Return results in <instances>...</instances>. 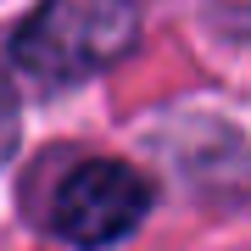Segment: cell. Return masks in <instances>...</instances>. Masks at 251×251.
I'll list each match as a JSON object with an SVG mask.
<instances>
[{
    "instance_id": "1",
    "label": "cell",
    "mask_w": 251,
    "mask_h": 251,
    "mask_svg": "<svg viewBox=\"0 0 251 251\" xmlns=\"http://www.w3.org/2000/svg\"><path fill=\"white\" fill-rule=\"evenodd\" d=\"M134 39H140L134 0H45L17 28L11 56L28 78L62 90V84H78V78L117 67L134 50Z\"/></svg>"
},
{
    "instance_id": "2",
    "label": "cell",
    "mask_w": 251,
    "mask_h": 251,
    "mask_svg": "<svg viewBox=\"0 0 251 251\" xmlns=\"http://www.w3.org/2000/svg\"><path fill=\"white\" fill-rule=\"evenodd\" d=\"M151 212V184L123 162H78L50 201V229L67 246H112L123 234H134Z\"/></svg>"
},
{
    "instance_id": "3",
    "label": "cell",
    "mask_w": 251,
    "mask_h": 251,
    "mask_svg": "<svg viewBox=\"0 0 251 251\" xmlns=\"http://www.w3.org/2000/svg\"><path fill=\"white\" fill-rule=\"evenodd\" d=\"M11 145H17V95H11V84L0 78V162L11 156Z\"/></svg>"
}]
</instances>
